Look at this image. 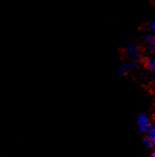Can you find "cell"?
Wrapping results in <instances>:
<instances>
[{
  "instance_id": "cell-1",
  "label": "cell",
  "mask_w": 155,
  "mask_h": 157,
  "mask_svg": "<svg viewBox=\"0 0 155 157\" xmlns=\"http://www.w3.org/2000/svg\"><path fill=\"white\" fill-rule=\"evenodd\" d=\"M137 124H138V128L139 132H147V131L149 130L151 123L149 120V117L147 115L142 113L140 114L138 118H137Z\"/></svg>"
},
{
  "instance_id": "cell-2",
  "label": "cell",
  "mask_w": 155,
  "mask_h": 157,
  "mask_svg": "<svg viewBox=\"0 0 155 157\" xmlns=\"http://www.w3.org/2000/svg\"><path fill=\"white\" fill-rule=\"evenodd\" d=\"M125 52L128 56H130L131 58L135 59H138L139 55H138V44L134 42H129L126 44L125 47Z\"/></svg>"
},
{
  "instance_id": "cell-3",
  "label": "cell",
  "mask_w": 155,
  "mask_h": 157,
  "mask_svg": "<svg viewBox=\"0 0 155 157\" xmlns=\"http://www.w3.org/2000/svg\"><path fill=\"white\" fill-rule=\"evenodd\" d=\"M137 67V64L134 61H130V62H124L123 63L120 67H119V74L121 75H126L130 71L131 69H134Z\"/></svg>"
},
{
  "instance_id": "cell-4",
  "label": "cell",
  "mask_w": 155,
  "mask_h": 157,
  "mask_svg": "<svg viewBox=\"0 0 155 157\" xmlns=\"http://www.w3.org/2000/svg\"><path fill=\"white\" fill-rule=\"evenodd\" d=\"M145 44L146 45L147 49L153 50L155 49V44H154V35L153 34H148L145 37Z\"/></svg>"
},
{
  "instance_id": "cell-5",
  "label": "cell",
  "mask_w": 155,
  "mask_h": 157,
  "mask_svg": "<svg viewBox=\"0 0 155 157\" xmlns=\"http://www.w3.org/2000/svg\"><path fill=\"white\" fill-rule=\"evenodd\" d=\"M146 65L152 73L155 74V57H150L147 59L146 61Z\"/></svg>"
},
{
  "instance_id": "cell-6",
  "label": "cell",
  "mask_w": 155,
  "mask_h": 157,
  "mask_svg": "<svg viewBox=\"0 0 155 157\" xmlns=\"http://www.w3.org/2000/svg\"><path fill=\"white\" fill-rule=\"evenodd\" d=\"M147 133H148L147 136L152 140V141H153V145H154L155 147V122L153 124H151L149 130L147 131Z\"/></svg>"
},
{
  "instance_id": "cell-7",
  "label": "cell",
  "mask_w": 155,
  "mask_h": 157,
  "mask_svg": "<svg viewBox=\"0 0 155 157\" xmlns=\"http://www.w3.org/2000/svg\"><path fill=\"white\" fill-rule=\"evenodd\" d=\"M144 145L146 146V147H147V148H153L154 147L153 141L148 136L145 137V139H144Z\"/></svg>"
},
{
  "instance_id": "cell-8",
  "label": "cell",
  "mask_w": 155,
  "mask_h": 157,
  "mask_svg": "<svg viewBox=\"0 0 155 157\" xmlns=\"http://www.w3.org/2000/svg\"><path fill=\"white\" fill-rule=\"evenodd\" d=\"M151 29L155 32V20L151 23Z\"/></svg>"
},
{
  "instance_id": "cell-9",
  "label": "cell",
  "mask_w": 155,
  "mask_h": 157,
  "mask_svg": "<svg viewBox=\"0 0 155 157\" xmlns=\"http://www.w3.org/2000/svg\"><path fill=\"white\" fill-rule=\"evenodd\" d=\"M151 157H155V151L153 152V155H151Z\"/></svg>"
},
{
  "instance_id": "cell-10",
  "label": "cell",
  "mask_w": 155,
  "mask_h": 157,
  "mask_svg": "<svg viewBox=\"0 0 155 157\" xmlns=\"http://www.w3.org/2000/svg\"><path fill=\"white\" fill-rule=\"evenodd\" d=\"M154 44H155V35H154Z\"/></svg>"
}]
</instances>
